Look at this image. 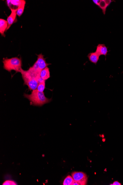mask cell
I'll return each instance as SVG.
<instances>
[{"instance_id": "cell-1", "label": "cell", "mask_w": 123, "mask_h": 185, "mask_svg": "<svg viewBox=\"0 0 123 185\" xmlns=\"http://www.w3.org/2000/svg\"><path fill=\"white\" fill-rule=\"evenodd\" d=\"M41 72L33 66L28 70L21 69L20 72L22 75L24 84L27 85L29 90L37 89L38 84L42 79L40 77Z\"/></svg>"}, {"instance_id": "cell-2", "label": "cell", "mask_w": 123, "mask_h": 185, "mask_svg": "<svg viewBox=\"0 0 123 185\" xmlns=\"http://www.w3.org/2000/svg\"><path fill=\"white\" fill-rule=\"evenodd\" d=\"M23 96L30 101L31 104L35 106H41L52 101V99L45 96L44 92H40L37 89L32 91L30 94H24Z\"/></svg>"}, {"instance_id": "cell-3", "label": "cell", "mask_w": 123, "mask_h": 185, "mask_svg": "<svg viewBox=\"0 0 123 185\" xmlns=\"http://www.w3.org/2000/svg\"><path fill=\"white\" fill-rule=\"evenodd\" d=\"M3 62L4 69L9 72L11 71H15L16 72H20L22 69V62L20 58L15 57L11 58H4Z\"/></svg>"}, {"instance_id": "cell-4", "label": "cell", "mask_w": 123, "mask_h": 185, "mask_svg": "<svg viewBox=\"0 0 123 185\" xmlns=\"http://www.w3.org/2000/svg\"><path fill=\"white\" fill-rule=\"evenodd\" d=\"M71 176L75 181L74 185H85L88 182V177L86 174L81 172H74Z\"/></svg>"}, {"instance_id": "cell-5", "label": "cell", "mask_w": 123, "mask_h": 185, "mask_svg": "<svg viewBox=\"0 0 123 185\" xmlns=\"http://www.w3.org/2000/svg\"><path fill=\"white\" fill-rule=\"evenodd\" d=\"M50 65V64L47 63L45 58H44V55L41 53L37 55V59L33 66L41 72L42 69Z\"/></svg>"}, {"instance_id": "cell-6", "label": "cell", "mask_w": 123, "mask_h": 185, "mask_svg": "<svg viewBox=\"0 0 123 185\" xmlns=\"http://www.w3.org/2000/svg\"><path fill=\"white\" fill-rule=\"evenodd\" d=\"M11 14L7 18V21L8 22V27L7 30L9 29L11 25L17 21V9H11Z\"/></svg>"}, {"instance_id": "cell-7", "label": "cell", "mask_w": 123, "mask_h": 185, "mask_svg": "<svg viewBox=\"0 0 123 185\" xmlns=\"http://www.w3.org/2000/svg\"><path fill=\"white\" fill-rule=\"evenodd\" d=\"M95 52L100 57L102 55L106 57L108 52V48L104 44H99L97 46Z\"/></svg>"}, {"instance_id": "cell-8", "label": "cell", "mask_w": 123, "mask_h": 185, "mask_svg": "<svg viewBox=\"0 0 123 185\" xmlns=\"http://www.w3.org/2000/svg\"><path fill=\"white\" fill-rule=\"evenodd\" d=\"M114 1L111 0H101L98 6L102 10L104 15H105L106 13L107 8L109 6L111 3Z\"/></svg>"}, {"instance_id": "cell-9", "label": "cell", "mask_w": 123, "mask_h": 185, "mask_svg": "<svg viewBox=\"0 0 123 185\" xmlns=\"http://www.w3.org/2000/svg\"><path fill=\"white\" fill-rule=\"evenodd\" d=\"M8 27V22L6 20L1 18L0 19V33L3 36L5 37V33L7 31Z\"/></svg>"}, {"instance_id": "cell-10", "label": "cell", "mask_w": 123, "mask_h": 185, "mask_svg": "<svg viewBox=\"0 0 123 185\" xmlns=\"http://www.w3.org/2000/svg\"><path fill=\"white\" fill-rule=\"evenodd\" d=\"M88 57L90 62L96 65L99 60L100 56L95 52H90L88 54Z\"/></svg>"}, {"instance_id": "cell-11", "label": "cell", "mask_w": 123, "mask_h": 185, "mask_svg": "<svg viewBox=\"0 0 123 185\" xmlns=\"http://www.w3.org/2000/svg\"><path fill=\"white\" fill-rule=\"evenodd\" d=\"M7 5L10 9H18L20 0L6 1Z\"/></svg>"}, {"instance_id": "cell-12", "label": "cell", "mask_w": 123, "mask_h": 185, "mask_svg": "<svg viewBox=\"0 0 123 185\" xmlns=\"http://www.w3.org/2000/svg\"><path fill=\"white\" fill-rule=\"evenodd\" d=\"M40 77L43 80L45 81L47 80L50 77V72L48 67H47L41 71Z\"/></svg>"}, {"instance_id": "cell-13", "label": "cell", "mask_w": 123, "mask_h": 185, "mask_svg": "<svg viewBox=\"0 0 123 185\" xmlns=\"http://www.w3.org/2000/svg\"><path fill=\"white\" fill-rule=\"evenodd\" d=\"M25 4L26 1L25 0H20L17 12V16L18 17H20L23 13Z\"/></svg>"}, {"instance_id": "cell-14", "label": "cell", "mask_w": 123, "mask_h": 185, "mask_svg": "<svg viewBox=\"0 0 123 185\" xmlns=\"http://www.w3.org/2000/svg\"><path fill=\"white\" fill-rule=\"evenodd\" d=\"M75 183V181L72 177L68 176L64 180L63 184L64 185H73Z\"/></svg>"}, {"instance_id": "cell-15", "label": "cell", "mask_w": 123, "mask_h": 185, "mask_svg": "<svg viewBox=\"0 0 123 185\" xmlns=\"http://www.w3.org/2000/svg\"><path fill=\"white\" fill-rule=\"evenodd\" d=\"M45 89V81L42 79L38 84L37 89L40 92H44Z\"/></svg>"}, {"instance_id": "cell-16", "label": "cell", "mask_w": 123, "mask_h": 185, "mask_svg": "<svg viewBox=\"0 0 123 185\" xmlns=\"http://www.w3.org/2000/svg\"><path fill=\"white\" fill-rule=\"evenodd\" d=\"M3 185H16L17 183L13 181L7 180L3 184Z\"/></svg>"}, {"instance_id": "cell-17", "label": "cell", "mask_w": 123, "mask_h": 185, "mask_svg": "<svg viewBox=\"0 0 123 185\" xmlns=\"http://www.w3.org/2000/svg\"><path fill=\"white\" fill-rule=\"evenodd\" d=\"M101 0H93V2L94 3L95 5H96L98 6L99 5L100 2Z\"/></svg>"}, {"instance_id": "cell-18", "label": "cell", "mask_w": 123, "mask_h": 185, "mask_svg": "<svg viewBox=\"0 0 123 185\" xmlns=\"http://www.w3.org/2000/svg\"><path fill=\"white\" fill-rule=\"evenodd\" d=\"M111 185H121V184L120 183H119V182L117 181H115V182H114V183H113L112 184H111Z\"/></svg>"}]
</instances>
